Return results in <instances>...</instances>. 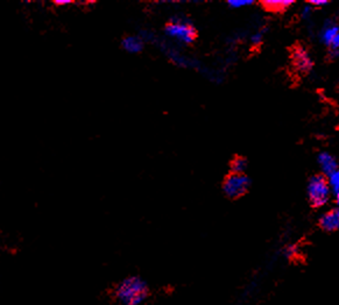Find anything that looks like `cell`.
Masks as SVG:
<instances>
[{"label":"cell","mask_w":339,"mask_h":305,"mask_svg":"<svg viewBox=\"0 0 339 305\" xmlns=\"http://www.w3.org/2000/svg\"><path fill=\"white\" fill-rule=\"evenodd\" d=\"M72 2L70 0H55L54 4L56 6H66V5H69Z\"/></svg>","instance_id":"ac0fdd59"},{"label":"cell","mask_w":339,"mask_h":305,"mask_svg":"<svg viewBox=\"0 0 339 305\" xmlns=\"http://www.w3.org/2000/svg\"><path fill=\"white\" fill-rule=\"evenodd\" d=\"M319 225L326 232H333L339 229V206L323 214L319 220Z\"/></svg>","instance_id":"8992f818"},{"label":"cell","mask_w":339,"mask_h":305,"mask_svg":"<svg viewBox=\"0 0 339 305\" xmlns=\"http://www.w3.org/2000/svg\"><path fill=\"white\" fill-rule=\"evenodd\" d=\"M250 178L244 174H230L223 183V191L228 198L235 199L247 193L250 188Z\"/></svg>","instance_id":"277c9868"},{"label":"cell","mask_w":339,"mask_h":305,"mask_svg":"<svg viewBox=\"0 0 339 305\" xmlns=\"http://www.w3.org/2000/svg\"><path fill=\"white\" fill-rule=\"evenodd\" d=\"M311 14H312L311 6H304L303 11L301 12V17H302V19H304V20H308V19L311 17Z\"/></svg>","instance_id":"2e32d148"},{"label":"cell","mask_w":339,"mask_h":305,"mask_svg":"<svg viewBox=\"0 0 339 305\" xmlns=\"http://www.w3.org/2000/svg\"><path fill=\"white\" fill-rule=\"evenodd\" d=\"M294 2L293 0H266V2H262V7L265 10L269 11V12H283L290 7Z\"/></svg>","instance_id":"9c48e42d"},{"label":"cell","mask_w":339,"mask_h":305,"mask_svg":"<svg viewBox=\"0 0 339 305\" xmlns=\"http://www.w3.org/2000/svg\"><path fill=\"white\" fill-rule=\"evenodd\" d=\"M252 3L253 2H251V0H230L228 6L232 7V9H241V7L252 5Z\"/></svg>","instance_id":"4fadbf2b"},{"label":"cell","mask_w":339,"mask_h":305,"mask_svg":"<svg viewBox=\"0 0 339 305\" xmlns=\"http://www.w3.org/2000/svg\"><path fill=\"white\" fill-rule=\"evenodd\" d=\"M166 35L182 44H191L196 40L197 33L193 25L184 18H174L167 24Z\"/></svg>","instance_id":"7a4b0ae2"},{"label":"cell","mask_w":339,"mask_h":305,"mask_svg":"<svg viewBox=\"0 0 339 305\" xmlns=\"http://www.w3.org/2000/svg\"><path fill=\"white\" fill-rule=\"evenodd\" d=\"M292 62L295 69L301 74H307L312 69V59L306 48L297 46L292 51Z\"/></svg>","instance_id":"5b68a950"},{"label":"cell","mask_w":339,"mask_h":305,"mask_svg":"<svg viewBox=\"0 0 339 305\" xmlns=\"http://www.w3.org/2000/svg\"><path fill=\"white\" fill-rule=\"evenodd\" d=\"M329 56L331 58H336L339 56V50L338 49H331L330 48V51H329Z\"/></svg>","instance_id":"ffe728a7"},{"label":"cell","mask_w":339,"mask_h":305,"mask_svg":"<svg viewBox=\"0 0 339 305\" xmlns=\"http://www.w3.org/2000/svg\"><path fill=\"white\" fill-rule=\"evenodd\" d=\"M318 164L321 165L323 174L329 176L330 174H332L334 170L338 169V163L336 157L331 155L330 153L327 152H322L318 154Z\"/></svg>","instance_id":"52a82bcc"},{"label":"cell","mask_w":339,"mask_h":305,"mask_svg":"<svg viewBox=\"0 0 339 305\" xmlns=\"http://www.w3.org/2000/svg\"><path fill=\"white\" fill-rule=\"evenodd\" d=\"M330 187L323 175L312 176L308 183V197L314 208L324 206L329 201Z\"/></svg>","instance_id":"3957f363"},{"label":"cell","mask_w":339,"mask_h":305,"mask_svg":"<svg viewBox=\"0 0 339 305\" xmlns=\"http://www.w3.org/2000/svg\"><path fill=\"white\" fill-rule=\"evenodd\" d=\"M147 283L139 276L125 278L114 288V299L119 305H139L148 296Z\"/></svg>","instance_id":"6da1fadb"},{"label":"cell","mask_w":339,"mask_h":305,"mask_svg":"<svg viewBox=\"0 0 339 305\" xmlns=\"http://www.w3.org/2000/svg\"><path fill=\"white\" fill-rule=\"evenodd\" d=\"M327 177H329V180H327L329 187L332 188L333 193H336V191L339 190V169L334 170L332 174H330Z\"/></svg>","instance_id":"7c38bea8"},{"label":"cell","mask_w":339,"mask_h":305,"mask_svg":"<svg viewBox=\"0 0 339 305\" xmlns=\"http://www.w3.org/2000/svg\"><path fill=\"white\" fill-rule=\"evenodd\" d=\"M339 33V26L331 20H326L321 31V41L327 47H331L334 37Z\"/></svg>","instance_id":"ba28073f"},{"label":"cell","mask_w":339,"mask_h":305,"mask_svg":"<svg viewBox=\"0 0 339 305\" xmlns=\"http://www.w3.org/2000/svg\"><path fill=\"white\" fill-rule=\"evenodd\" d=\"M327 0H310V5L315 7H322L327 5Z\"/></svg>","instance_id":"e0dca14e"},{"label":"cell","mask_w":339,"mask_h":305,"mask_svg":"<svg viewBox=\"0 0 339 305\" xmlns=\"http://www.w3.org/2000/svg\"><path fill=\"white\" fill-rule=\"evenodd\" d=\"M331 49H338L339 50V33L336 35V37H334V40H333V42L332 44H331Z\"/></svg>","instance_id":"d6986e66"},{"label":"cell","mask_w":339,"mask_h":305,"mask_svg":"<svg viewBox=\"0 0 339 305\" xmlns=\"http://www.w3.org/2000/svg\"><path fill=\"white\" fill-rule=\"evenodd\" d=\"M262 39H264V31H259L253 34L252 37H251V41H252L254 46H258V44L262 42Z\"/></svg>","instance_id":"9a60e30c"},{"label":"cell","mask_w":339,"mask_h":305,"mask_svg":"<svg viewBox=\"0 0 339 305\" xmlns=\"http://www.w3.org/2000/svg\"><path fill=\"white\" fill-rule=\"evenodd\" d=\"M299 254V248L295 245H289L288 247H285L284 250V255L289 259L296 257V255Z\"/></svg>","instance_id":"5bb4252c"},{"label":"cell","mask_w":339,"mask_h":305,"mask_svg":"<svg viewBox=\"0 0 339 305\" xmlns=\"http://www.w3.org/2000/svg\"><path fill=\"white\" fill-rule=\"evenodd\" d=\"M123 48L127 52L136 54L143 49V39L140 36H126L123 40Z\"/></svg>","instance_id":"30bf717a"},{"label":"cell","mask_w":339,"mask_h":305,"mask_svg":"<svg viewBox=\"0 0 339 305\" xmlns=\"http://www.w3.org/2000/svg\"><path fill=\"white\" fill-rule=\"evenodd\" d=\"M247 168V161L245 157L235 156L231 162V171L232 174H244Z\"/></svg>","instance_id":"8fae6325"},{"label":"cell","mask_w":339,"mask_h":305,"mask_svg":"<svg viewBox=\"0 0 339 305\" xmlns=\"http://www.w3.org/2000/svg\"><path fill=\"white\" fill-rule=\"evenodd\" d=\"M334 196H336V202H337V204L339 206V190L334 193Z\"/></svg>","instance_id":"44dd1931"}]
</instances>
